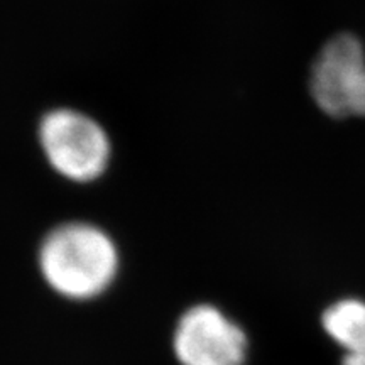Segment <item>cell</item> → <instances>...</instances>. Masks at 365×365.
<instances>
[{
	"label": "cell",
	"mask_w": 365,
	"mask_h": 365,
	"mask_svg": "<svg viewBox=\"0 0 365 365\" xmlns=\"http://www.w3.org/2000/svg\"><path fill=\"white\" fill-rule=\"evenodd\" d=\"M43 277L58 294L90 299L112 284L118 269V252L102 228L71 222L53 228L39 250Z\"/></svg>",
	"instance_id": "obj_1"
},
{
	"label": "cell",
	"mask_w": 365,
	"mask_h": 365,
	"mask_svg": "<svg viewBox=\"0 0 365 365\" xmlns=\"http://www.w3.org/2000/svg\"><path fill=\"white\" fill-rule=\"evenodd\" d=\"M39 144L49 166L68 181L91 182L107 171L108 134L95 118L75 108H54L41 118Z\"/></svg>",
	"instance_id": "obj_2"
},
{
	"label": "cell",
	"mask_w": 365,
	"mask_h": 365,
	"mask_svg": "<svg viewBox=\"0 0 365 365\" xmlns=\"http://www.w3.org/2000/svg\"><path fill=\"white\" fill-rule=\"evenodd\" d=\"M312 97L328 117H365V51L357 36H333L318 53L309 80Z\"/></svg>",
	"instance_id": "obj_3"
},
{
	"label": "cell",
	"mask_w": 365,
	"mask_h": 365,
	"mask_svg": "<svg viewBox=\"0 0 365 365\" xmlns=\"http://www.w3.org/2000/svg\"><path fill=\"white\" fill-rule=\"evenodd\" d=\"M175 352L181 365H242L247 339L220 309L200 304L188 309L178 323Z\"/></svg>",
	"instance_id": "obj_4"
},
{
	"label": "cell",
	"mask_w": 365,
	"mask_h": 365,
	"mask_svg": "<svg viewBox=\"0 0 365 365\" xmlns=\"http://www.w3.org/2000/svg\"><path fill=\"white\" fill-rule=\"evenodd\" d=\"M323 328L345 349L341 365H365V301H336L323 313Z\"/></svg>",
	"instance_id": "obj_5"
}]
</instances>
